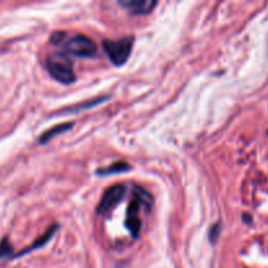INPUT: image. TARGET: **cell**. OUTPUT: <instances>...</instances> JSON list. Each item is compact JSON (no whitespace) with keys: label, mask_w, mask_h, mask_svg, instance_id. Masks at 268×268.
<instances>
[{"label":"cell","mask_w":268,"mask_h":268,"mask_svg":"<svg viewBox=\"0 0 268 268\" xmlns=\"http://www.w3.org/2000/svg\"><path fill=\"white\" fill-rule=\"evenodd\" d=\"M119 6L128 10L134 14H146L156 7L157 3L152 0H123L119 2Z\"/></svg>","instance_id":"8992f818"},{"label":"cell","mask_w":268,"mask_h":268,"mask_svg":"<svg viewBox=\"0 0 268 268\" xmlns=\"http://www.w3.org/2000/svg\"><path fill=\"white\" fill-rule=\"evenodd\" d=\"M12 252H14V248L7 240H3L0 242V258H7L12 254Z\"/></svg>","instance_id":"9c48e42d"},{"label":"cell","mask_w":268,"mask_h":268,"mask_svg":"<svg viewBox=\"0 0 268 268\" xmlns=\"http://www.w3.org/2000/svg\"><path fill=\"white\" fill-rule=\"evenodd\" d=\"M124 194H126V187L123 184H116V186L109 187L104 194L101 202H100L97 212L100 214H109L110 210H114L122 202V199L124 198Z\"/></svg>","instance_id":"5b68a950"},{"label":"cell","mask_w":268,"mask_h":268,"mask_svg":"<svg viewBox=\"0 0 268 268\" xmlns=\"http://www.w3.org/2000/svg\"><path fill=\"white\" fill-rule=\"evenodd\" d=\"M52 42L56 44H62L68 54L75 55L78 58H92L97 52V46L93 42V40H90L86 36H82V34H76V36H72L71 38L66 40L64 33H56L52 37Z\"/></svg>","instance_id":"6da1fadb"},{"label":"cell","mask_w":268,"mask_h":268,"mask_svg":"<svg viewBox=\"0 0 268 268\" xmlns=\"http://www.w3.org/2000/svg\"><path fill=\"white\" fill-rule=\"evenodd\" d=\"M130 170V165L126 162H116L114 165H110L109 168H106L104 170H98V174L101 176H108V174H116L122 173V172H127Z\"/></svg>","instance_id":"ba28073f"},{"label":"cell","mask_w":268,"mask_h":268,"mask_svg":"<svg viewBox=\"0 0 268 268\" xmlns=\"http://www.w3.org/2000/svg\"><path fill=\"white\" fill-rule=\"evenodd\" d=\"M150 206H152V196L150 194L142 188H136L134 191L132 200L127 208L126 216V226L134 237H139L142 229V220H140L142 210H150Z\"/></svg>","instance_id":"7a4b0ae2"},{"label":"cell","mask_w":268,"mask_h":268,"mask_svg":"<svg viewBox=\"0 0 268 268\" xmlns=\"http://www.w3.org/2000/svg\"><path fill=\"white\" fill-rule=\"evenodd\" d=\"M134 46L132 37H124L116 41H110L106 40L104 42V50L106 55L109 56L110 62L116 66H123L128 60L131 50Z\"/></svg>","instance_id":"277c9868"},{"label":"cell","mask_w":268,"mask_h":268,"mask_svg":"<svg viewBox=\"0 0 268 268\" xmlns=\"http://www.w3.org/2000/svg\"><path fill=\"white\" fill-rule=\"evenodd\" d=\"M46 67L50 75L59 82L71 84L75 82L74 64L64 52H52L46 58Z\"/></svg>","instance_id":"3957f363"},{"label":"cell","mask_w":268,"mask_h":268,"mask_svg":"<svg viewBox=\"0 0 268 268\" xmlns=\"http://www.w3.org/2000/svg\"><path fill=\"white\" fill-rule=\"evenodd\" d=\"M71 127H72V123H64V124H58V126L52 127V128L48 130V131L41 136V140H40V142H41L42 144H44V142L51 140L52 138L59 135V134H63V132H66V131H68Z\"/></svg>","instance_id":"52a82bcc"}]
</instances>
